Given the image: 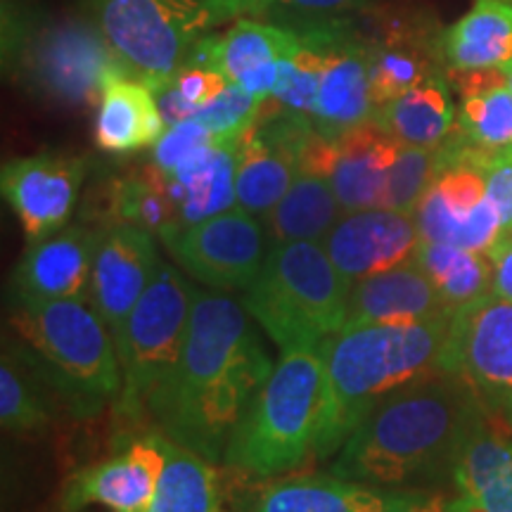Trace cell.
Masks as SVG:
<instances>
[{"instance_id": "1", "label": "cell", "mask_w": 512, "mask_h": 512, "mask_svg": "<svg viewBox=\"0 0 512 512\" xmlns=\"http://www.w3.org/2000/svg\"><path fill=\"white\" fill-rule=\"evenodd\" d=\"M273 368L245 306L197 290L181 361L147 415L166 439L216 463Z\"/></svg>"}, {"instance_id": "2", "label": "cell", "mask_w": 512, "mask_h": 512, "mask_svg": "<svg viewBox=\"0 0 512 512\" xmlns=\"http://www.w3.org/2000/svg\"><path fill=\"white\" fill-rule=\"evenodd\" d=\"M484 408L463 377H420L377 403L335 453L330 472L392 491L453 475L458 453L482 427Z\"/></svg>"}, {"instance_id": "3", "label": "cell", "mask_w": 512, "mask_h": 512, "mask_svg": "<svg viewBox=\"0 0 512 512\" xmlns=\"http://www.w3.org/2000/svg\"><path fill=\"white\" fill-rule=\"evenodd\" d=\"M451 316L411 325L344 328L318 347L325 366V415L316 458H330L377 403L425 375L444 373L441 361Z\"/></svg>"}, {"instance_id": "4", "label": "cell", "mask_w": 512, "mask_h": 512, "mask_svg": "<svg viewBox=\"0 0 512 512\" xmlns=\"http://www.w3.org/2000/svg\"><path fill=\"white\" fill-rule=\"evenodd\" d=\"M10 328L34 351L60 403L74 418H95L117 403V342L91 302L12 299Z\"/></svg>"}, {"instance_id": "5", "label": "cell", "mask_w": 512, "mask_h": 512, "mask_svg": "<svg viewBox=\"0 0 512 512\" xmlns=\"http://www.w3.org/2000/svg\"><path fill=\"white\" fill-rule=\"evenodd\" d=\"M325 415L320 351L280 354L230 437L223 463L252 477H278L316 458Z\"/></svg>"}, {"instance_id": "6", "label": "cell", "mask_w": 512, "mask_h": 512, "mask_svg": "<svg viewBox=\"0 0 512 512\" xmlns=\"http://www.w3.org/2000/svg\"><path fill=\"white\" fill-rule=\"evenodd\" d=\"M351 283L323 242H271L242 306L280 354L318 351L347 325Z\"/></svg>"}, {"instance_id": "7", "label": "cell", "mask_w": 512, "mask_h": 512, "mask_svg": "<svg viewBox=\"0 0 512 512\" xmlns=\"http://www.w3.org/2000/svg\"><path fill=\"white\" fill-rule=\"evenodd\" d=\"M195 287L174 266L159 264L140 302L114 337L121 366L117 418L138 422L147 415L152 396L181 361L190 328Z\"/></svg>"}, {"instance_id": "8", "label": "cell", "mask_w": 512, "mask_h": 512, "mask_svg": "<svg viewBox=\"0 0 512 512\" xmlns=\"http://www.w3.org/2000/svg\"><path fill=\"white\" fill-rule=\"evenodd\" d=\"M128 74L155 91L188 67L192 50L219 19L204 0H88Z\"/></svg>"}, {"instance_id": "9", "label": "cell", "mask_w": 512, "mask_h": 512, "mask_svg": "<svg viewBox=\"0 0 512 512\" xmlns=\"http://www.w3.org/2000/svg\"><path fill=\"white\" fill-rule=\"evenodd\" d=\"M12 55L29 91L64 107L95 105L114 79L131 76L98 24L79 17L24 34Z\"/></svg>"}, {"instance_id": "10", "label": "cell", "mask_w": 512, "mask_h": 512, "mask_svg": "<svg viewBox=\"0 0 512 512\" xmlns=\"http://www.w3.org/2000/svg\"><path fill=\"white\" fill-rule=\"evenodd\" d=\"M441 370L463 377L486 408L505 413L512 403V299L486 292L453 311Z\"/></svg>"}, {"instance_id": "11", "label": "cell", "mask_w": 512, "mask_h": 512, "mask_svg": "<svg viewBox=\"0 0 512 512\" xmlns=\"http://www.w3.org/2000/svg\"><path fill=\"white\" fill-rule=\"evenodd\" d=\"M266 226L242 207L176 230L164 240L183 271L214 290H247L266 259Z\"/></svg>"}, {"instance_id": "12", "label": "cell", "mask_w": 512, "mask_h": 512, "mask_svg": "<svg viewBox=\"0 0 512 512\" xmlns=\"http://www.w3.org/2000/svg\"><path fill=\"white\" fill-rule=\"evenodd\" d=\"M420 240L489 254L503 235L501 216L486 197L482 169L453 159L439 171L415 209Z\"/></svg>"}, {"instance_id": "13", "label": "cell", "mask_w": 512, "mask_h": 512, "mask_svg": "<svg viewBox=\"0 0 512 512\" xmlns=\"http://www.w3.org/2000/svg\"><path fill=\"white\" fill-rule=\"evenodd\" d=\"M166 465L162 434L128 441L112 458L88 465L67 479L62 510L79 512L86 505H105L114 512H147Z\"/></svg>"}, {"instance_id": "14", "label": "cell", "mask_w": 512, "mask_h": 512, "mask_svg": "<svg viewBox=\"0 0 512 512\" xmlns=\"http://www.w3.org/2000/svg\"><path fill=\"white\" fill-rule=\"evenodd\" d=\"M83 176V159L64 155L24 157L3 166V197L17 214L29 242L64 228L74 211Z\"/></svg>"}, {"instance_id": "15", "label": "cell", "mask_w": 512, "mask_h": 512, "mask_svg": "<svg viewBox=\"0 0 512 512\" xmlns=\"http://www.w3.org/2000/svg\"><path fill=\"white\" fill-rule=\"evenodd\" d=\"M420 230L415 216L394 209L344 211L323 247L351 285L415 261Z\"/></svg>"}, {"instance_id": "16", "label": "cell", "mask_w": 512, "mask_h": 512, "mask_svg": "<svg viewBox=\"0 0 512 512\" xmlns=\"http://www.w3.org/2000/svg\"><path fill=\"white\" fill-rule=\"evenodd\" d=\"M159 264L155 235L147 230L131 223H114L102 233L88 302L114 337L150 287Z\"/></svg>"}, {"instance_id": "17", "label": "cell", "mask_w": 512, "mask_h": 512, "mask_svg": "<svg viewBox=\"0 0 512 512\" xmlns=\"http://www.w3.org/2000/svg\"><path fill=\"white\" fill-rule=\"evenodd\" d=\"M375 112L368 48L351 19L339 22L332 27L328 60L311 119L320 136L335 140L351 128L373 121Z\"/></svg>"}, {"instance_id": "18", "label": "cell", "mask_w": 512, "mask_h": 512, "mask_svg": "<svg viewBox=\"0 0 512 512\" xmlns=\"http://www.w3.org/2000/svg\"><path fill=\"white\" fill-rule=\"evenodd\" d=\"M102 233L72 226L31 242L12 273V299H88Z\"/></svg>"}, {"instance_id": "19", "label": "cell", "mask_w": 512, "mask_h": 512, "mask_svg": "<svg viewBox=\"0 0 512 512\" xmlns=\"http://www.w3.org/2000/svg\"><path fill=\"white\" fill-rule=\"evenodd\" d=\"M448 313L453 311L446 306L434 280L422 271L418 261H408L392 271L377 273L351 285L349 318L344 328L411 325Z\"/></svg>"}, {"instance_id": "20", "label": "cell", "mask_w": 512, "mask_h": 512, "mask_svg": "<svg viewBox=\"0 0 512 512\" xmlns=\"http://www.w3.org/2000/svg\"><path fill=\"white\" fill-rule=\"evenodd\" d=\"M399 150V140L375 119L335 138V162L328 181L344 211L384 207L389 171Z\"/></svg>"}, {"instance_id": "21", "label": "cell", "mask_w": 512, "mask_h": 512, "mask_svg": "<svg viewBox=\"0 0 512 512\" xmlns=\"http://www.w3.org/2000/svg\"><path fill=\"white\" fill-rule=\"evenodd\" d=\"M368 48L370 88L375 107L408 93L437 72L439 38H427L420 29L401 19H384L375 34L363 36Z\"/></svg>"}, {"instance_id": "22", "label": "cell", "mask_w": 512, "mask_h": 512, "mask_svg": "<svg viewBox=\"0 0 512 512\" xmlns=\"http://www.w3.org/2000/svg\"><path fill=\"white\" fill-rule=\"evenodd\" d=\"M235 166H238V138H214L190 152L176 166L169 183L183 226L211 219L238 204Z\"/></svg>"}, {"instance_id": "23", "label": "cell", "mask_w": 512, "mask_h": 512, "mask_svg": "<svg viewBox=\"0 0 512 512\" xmlns=\"http://www.w3.org/2000/svg\"><path fill=\"white\" fill-rule=\"evenodd\" d=\"M401 491L377 489L337 475H304L268 484L249 512H384Z\"/></svg>"}, {"instance_id": "24", "label": "cell", "mask_w": 512, "mask_h": 512, "mask_svg": "<svg viewBox=\"0 0 512 512\" xmlns=\"http://www.w3.org/2000/svg\"><path fill=\"white\" fill-rule=\"evenodd\" d=\"M95 143L112 155H126L157 145L166 133L152 88L133 76H119L105 88L98 102Z\"/></svg>"}, {"instance_id": "25", "label": "cell", "mask_w": 512, "mask_h": 512, "mask_svg": "<svg viewBox=\"0 0 512 512\" xmlns=\"http://www.w3.org/2000/svg\"><path fill=\"white\" fill-rule=\"evenodd\" d=\"M439 53L451 69H501L512 62V0H475L453 27L441 31Z\"/></svg>"}, {"instance_id": "26", "label": "cell", "mask_w": 512, "mask_h": 512, "mask_svg": "<svg viewBox=\"0 0 512 512\" xmlns=\"http://www.w3.org/2000/svg\"><path fill=\"white\" fill-rule=\"evenodd\" d=\"M460 95L456 131L484 152L512 155V88L501 69H451Z\"/></svg>"}, {"instance_id": "27", "label": "cell", "mask_w": 512, "mask_h": 512, "mask_svg": "<svg viewBox=\"0 0 512 512\" xmlns=\"http://www.w3.org/2000/svg\"><path fill=\"white\" fill-rule=\"evenodd\" d=\"M299 46V34L290 27L256 19H238L226 34L204 36L192 50L188 67L219 69L230 83L261 67L278 62L280 57Z\"/></svg>"}, {"instance_id": "28", "label": "cell", "mask_w": 512, "mask_h": 512, "mask_svg": "<svg viewBox=\"0 0 512 512\" xmlns=\"http://www.w3.org/2000/svg\"><path fill=\"white\" fill-rule=\"evenodd\" d=\"M55 401H60V396L48 382L34 351L19 337L17 342L5 339L3 366H0L3 430L12 434L43 432L53 422Z\"/></svg>"}, {"instance_id": "29", "label": "cell", "mask_w": 512, "mask_h": 512, "mask_svg": "<svg viewBox=\"0 0 512 512\" xmlns=\"http://www.w3.org/2000/svg\"><path fill=\"white\" fill-rule=\"evenodd\" d=\"M375 121L401 145L439 147L456 131L458 110L448 81L434 74L408 93L377 107Z\"/></svg>"}, {"instance_id": "30", "label": "cell", "mask_w": 512, "mask_h": 512, "mask_svg": "<svg viewBox=\"0 0 512 512\" xmlns=\"http://www.w3.org/2000/svg\"><path fill=\"white\" fill-rule=\"evenodd\" d=\"M451 479L477 512H512V439L479 427L458 453Z\"/></svg>"}, {"instance_id": "31", "label": "cell", "mask_w": 512, "mask_h": 512, "mask_svg": "<svg viewBox=\"0 0 512 512\" xmlns=\"http://www.w3.org/2000/svg\"><path fill=\"white\" fill-rule=\"evenodd\" d=\"M299 174V162L268 143L256 128H247L238 138L235 195L238 207L266 219L285 197Z\"/></svg>"}, {"instance_id": "32", "label": "cell", "mask_w": 512, "mask_h": 512, "mask_svg": "<svg viewBox=\"0 0 512 512\" xmlns=\"http://www.w3.org/2000/svg\"><path fill=\"white\" fill-rule=\"evenodd\" d=\"M342 204L328 178L299 171L285 197L264 219L271 242H323L342 219Z\"/></svg>"}, {"instance_id": "33", "label": "cell", "mask_w": 512, "mask_h": 512, "mask_svg": "<svg viewBox=\"0 0 512 512\" xmlns=\"http://www.w3.org/2000/svg\"><path fill=\"white\" fill-rule=\"evenodd\" d=\"M166 465L147 512H223L221 477L211 460L162 434Z\"/></svg>"}, {"instance_id": "34", "label": "cell", "mask_w": 512, "mask_h": 512, "mask_svg": "<svg viewBox=\"0 0 512 512\" xmlns=\"http://www.w3.org/2000/svg\"><path fill=\"white\" fill-rule=\"evenodd\" d=\"M110 216L114 223H131L162 240L183 228L169 174L155 164L110 185Z\"/></svg>"}, {"instance_id": "35", "label": "cell", "mask_w": 512, "mask_h": 512, "mask_svg": "<svg viewBox=\"0 0 512 512\" xmlns=\"http://www.w3.org/2000/svg\"><path fill=\"white\" fill-rule=\"evenodd\" d=\"M415 261L434 280L451 311L475 302L482 294L491 292V285H494V264L489 254L420 240Z\"/></svg>"}, {"instance_id": "36", "label": "cell", "mask_w": 512, "mask_h": 512, "mask_svg": "<svg viewBox=\"0 0 512 512\" xmlns=\"http://www.w3.org/2000/svg\"><path fill=\"white\" fill-rule=\"evenodd\" d=\"M446 166L444 150L439 147H418L401 145L399 157L389 171L387 195H384L382 209L403 211V214H415L418 204L430 188L439 171Z\"/></svg>"}, {"instance_id": "37", "label": "cell", "mask_w": 512, "mask_h": 512, "mask_svg": "<svg viewBox=\"0 0 512 512\" xmlns=\"http://www.w3.org/2000/svg\"><path fill=\"white\" fill-rule=\"evenodd\" d=\"M370 5L373 0H254L249 17L275 19L273 24L290 29H311L349 22L368 12Z\"/></svg>"}, {"instance_id": "38", "label": "cell", "mask_w": 512, "mask_h": 512, "mask_svg": "<svg viewBox=\"0 0 512 512\" xmlns=\"http://www.w3.org/2000/svg\"><path fill=\"white\" fill-rule=\"evenodd\" d=\"M261 105H264V100L249 95L238 83H228V88L219 98L197 110L195 119L202 121L216 138L233 140L254 126V121L261 114Z\"/></svg>"}, {"instance_id": "39", "label": "cell", "mask_w": 512, "mask_h": 512, "mask_svg": "<svg viewBox=\"0 0 512 512\" xmlns=\"http://www.w3.org/2000/svg\"><path fill=\"white\" fill-rule=\"evenodd\" d=\"M214 138V133H211L202 121L185 119L181 124L166 128L164 136L157 140L155 152H152V164L159 166L164 174L171 176L176 171V166L181 164L190 152L211 143Z\"/></svg>"}, {"instance_id": "40", "label": "cell", "mask_w": 512, "mask_h": 512, "mask_svg": "<svg viewBox=\"0 0 512 512\" xmlns=\"http://www.w3.org/2000/svg\"><path fill=\"white\" fill-rule=\"evenodd\" d=\"M228 83L230 81L226 74L209 67H185L183 72L176 76L178 91H181L183 98L192 102L197 110L209 105L211 100L219 98V95L228 88Z\"/></svg>"}, {"instance_id": "41", "label": "cell", "mask_w": 512, "mask_h": 512, "mask_svg": "<svg viewBox=\"0 0 512 512\" xmlns=\"http://www.w3.org/2000/svg\"><path fill=\"white\" fill-rule=\"evenodd\" d=\"M152 93H155L157 107H159V112H162L166 128L181 124V121H185V119H195L197 107L183 98V93L178 91L176 81L164 83V86L155 88Z\"/></svg>"}, {"instance_id": "42", "label": "cell", "mask_w": 512, "mask_h": 512, "mask_svg": "<svg viewBox=\"0 0 512 512\" xmlns=\"http://www.w3.org/2000/svg\"><path fill=\"white\" fill-rule=\"evenodd\" d=\"M384 512H460L458 496L446 498L425 491H401L396 503Z\"/></svg>"}, {"instance_id": "43", "label": "cell", "mask_w": 512, "mask_h": 512, "mask_svg": "<svg viewBox=\"0 0 512 512\" xmlns=\"http://www.w3.org/2000/svg\"><path fill=\"white\" fill-rule=\"evenodd\" d=\"M491 264H494V285L491 292L498 297L512 299V230L501 235L494 249L489 252Z\"/></svg>"}, {"instance_id": "44", "label": "cell", "mask_w": 512, "mask_h": 512, "mask_svg": "<svg viewBox=\"0 0 512 512\" xmlns=\"http://www.w3.org/2000/svg\"><path fill=\"white\" fill-rule=\"evenodd\" d=\"M204 3L209 5L211 12H214V17L223 22V19L233 17H249L254 0H204Z\"/></svg>"}, {"instance_id": "45", "label": "cell", "mask_w": 512, "mask_h": 512, "mask_svg": "<svg viewBox=\"0 0 512 512\" xmlns=\"http://www.w3.org/2000/svg\"><path fill=\"white\" fill-rule=\"evenodd\" d=\"M505 415H508V422L512 425V403H510L508 408H505Z\"/></svg>"}]
</instances>
